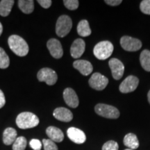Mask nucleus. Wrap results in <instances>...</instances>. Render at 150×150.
I'll return each instance as SVG.
<instances>
[{"instance_id": "f257e3e1", "label": "nucleus", "mask_w": 150, "mask_h": 150, "mask_svg": "<svg viewBox=\"0 0 150 150\" xmlns=\"http://www.w3.org/2000/svg\"><path fill=\"white\" fill-rule=\"evenodd\" d=\"M9 47L18 56H25L29 53V45L24 38L17 35H12L8 38Z\"/></svg>"}, {"instance_id": "f03ea898", "label": "nucleus", "mask_w": 150, "mask_h": 150, "mask_svg": "<svg viewBox=\"0 0 150 150\" xmlns=\"http://www.w3.org/2000/svg\"><path fill=\"white\" fill-rule=\"evenodd\" d=\"M39 122V118L35 114L30 112H21L16 118L17 125L22 129L33 128L38 126Z\"/></svg>"}, {"instance_id": "7ed1b4c3", "label": "nucleus", "mask_w": 150, "mask_h": 150, "mask_svg": "<svg viewBox=\"0 0 150 150\" xmlns=\"http://www.w3.org/2000/svg\"><path fill=\"white\" fill-rule=\"evenodd\" d=\"M113 45L109 41H102L97 43L93 50V54L99 60H106L112 55Z\"/></svg>"}, {"instance_id": "20e7f679", "label": "nucleus", "mask_w": 150, "mask_h": 150, "mask_svg": "<svg viewBox=\"0 0 150 150\" xmlns=\"http://www.w3.org/2000/svg\"><path fill=\"white\" fill-rule=\"evenodd\" d=\"M72 27V21L68 16H60L56 24V33L58 36L63 38L70 33Z\"/></svg>"}, {"instance_id": "39448f33", "label": "nucleus", "mask_w": 150, "mask_h": 150, "mask_svg": "<svg viewBox=\"0 0 150 150\" xmlns=\"http://www.w3.org/2000/svg\"><path fill=\"white\" fill-rule=\"evenodd\" d=\"M95 110L97 115L108 119H117L120 117V111L117 108L110 105L98 104L95 106Z\"/></svg>"}, {"instance_id": "423d86ee", "label": "nucleus", "mask_w": 150, "mask_h": 150, "mask_svg": "<svg viewBox=\"0 0 150 150\" xmlns=\"http://www.w3.org/2000/svg\"><path fill=\"white\" fill-rule=\"evenodd\" d=\"M37 78L38 81L45 82L48 86H53L58 80L57 74L52 69L45 67L38 72Z\"/></svg>"}, {"instance_id": "0eeeda50", "label": "nucleus", "mask_w": 150, "mask_h": 150, "mask_svg": "<svg viewBox=\"0 0 150 150\" xmlns=\"http://www.w3.org/2000/svg\"><path fill=\"white\" fill-rule=\"evenodd\" d=\"M89 85L92 88L96 91H102L108 83V79L100 73H94L88 81Z\"/></svg>"}, {"instance_id": "6e6552de", "label": "nucleus", "mask_w": 150, "mask_h": 150, "mask_svg": "<svg viewBox=\"0 0 150 150\" xmlns=\"http://www.w3.org/2000/svg\"><path fill=\"white\" fill-rule=\"evenodd\" d=\"M120 45L124 50L128 52H136L142 47L141 41L129 36H123L120 39Z\"/></svg>"}, {"instance_id": "1a4fd4ad", "label": "nucleus", "mask_w": 150, "mask_h": 150, "mask_svg": "<svg viewBox=\"0 0 150 150\" xmlns=\"http://www.w3.org/2000/svg\"><path fill=\"white\" fill-rule=\"evenodd\" d=\"M139 79L135 76H127L120 85V91L122 93H129L134 91L138 87Z\"/></svg>"}, {"instance_id": "9d476101", "label": "nucleus", "mask_w": 150, "mask_h": 150, "mask_svg": "<svg viewBox=\"0 0 150 150\" xmlns=\"http://www.w3.org/2000/svg\"><path fill=\"white\" fill-rule=\"evenodd\" d=\"M108 65L111 70L112 77L114 79H120L122 77L124 72H125V66H124L123 63L120 60L113 58L108 62Z\"/></svg>"}, {"instance_id": "9b49d317", "label": "nucleus", "mask_w": 150, "mask_h": 150, "mask_svg": "<svg viewBox=\"0 0 150 150\" xmlns=\"http://www.w3.org/2000/svg\"><path fill=\"white\" fill-rule=\"evenodd\" d=\"M48 50L50 51L51 55L54 59H61L63 55V50L62 45L59 40L56 38H51L48 40L47 43Z\"/></svg>"}, {"instance_id": "f8f14e48", "label": "nucleus", "mask_w": 150, "mask_h": 150, "mask_svg": "<svg viewBox=\"0 0 150 150\" xmlns=\"http://www.w3.org/2000/svg\"><path fill=\"white\" fill-rule=\"evenodd\" d=\"M67 134L70 140L76 144H83L86 140V134L83 131L75 127H70L67 129Z\"/></svg>"}, {"instance_id": "ddd939ff", "label": "nucleus", "mask_w": 150, "mask_h": 150, "mask_svg": "<svg viewBox=\"0 0 150 150\" xmlns=\"http://www.w3.org/2000/svg\"><path fill=\"white\" fill-rule=\"evenodd\" d=\"M63 99L65 102L71 108H76L79 104L77 95L71 88H67L63 91Z\"/></svg>"}, {"instance_id": "4468645a", "label": "nucleus", "mask_w": 150, "mask_h": 150, "mask_svg": "<svg viewBox=\"0 0 150 150\" xmlns=\"http://www.w3.org/2000/svg\"><path fill=\"white\" fill-rule=\"evenodd\" d=\"M86 43L81 38L76 39L70 47V54L74 59H79L85 52Z\"/></svg>"}, {"instance_id": "2eb2a0df", "label": "nucleus", "mask_w": 150, "mask_h": 150, "mask_svg": "<svg viewBox=\"0 0 150 150\" xmlns=\"http://www.w3.org/2000/svg\"><path fill=\"white\" fill-rule=\"evenodd\" d=\"M73 67L83 76H88L93 70L91 63L86 60H76L73 63Z\"/></svg>"}, {"instance_id": "dca6fc26", "label": "nucleus", "mask_w": 150, "mask_h": 150, "mask_svg": "<svg viewBox=\"0 0 150 150\" xmlns=\"http://www.w3.org/2000/svg\"><path fill=\"white\" fill-rule=\"evenodd\" d=\"M53 115L56 120L64 122H69L73 119L72 112L64 107L56 108L54 110Z\"/></svg>"}, {"instance_id": "f3484780", "label": "nucleus", "mask_w": 150, "mask_h": 150, "mask_svg": "<svg viewBox=\"0 0 150 150\" xmlns=\"http://www.w3.org/2000/svg\"><path fill=\"white\" fill-rule=\"evenodd\" d=\"M46 134L50 139L54 142H61L64 139V134L61 129L50 126L47 128Z\"/></svg>"}, {"instance_id": "a211bd4d", "label": "nucleus", "mask_w": 150, "mask_h": 150, "mask_svg": "<svg viewBox=\"0 0 150 150\" xmlns=\"http://www.w3.org/2000/svg\"><path fill=\"white\" fill-rule=\"evenodd\" d=\"M17 131L12 127H8L3 133V142L6 145H11L17 139Z\"/></svg>"}, {"instance_id": "6ab92c4d", "label": "nucleus", "mask_w": 150, "mask_h": 150, "mask_svg": "<svg viewBox=\"0 0 150 150\" xmlns=\"http://www.w3.org/2000/svg\"><path fill=\"white\" fill-rule=\"evenodd\" d=\"M123 142L124 145L131 149L134 150L139 147V141H138V138L136 135L132 133H129L125 136Z\"/></svg>"}, {"instance_id": "aec40b11", "label": "nucleus", "mask_w": 150, "mask_h": 150, "mask_svg": "<svg viewBox=\"0 0 150 150\" xmlns=\"http://www.w3.org/2000/svg\"><path fill=\"white\" fill-rule=\"evenodd\" d=\"M14 3L13 0H2L0 1V16H8L12 10Z\"/></svg>"}, {"instance_id": "412c9836", "label": "nucleus", "mask_w": 150, "mask_h": 150, "mask_svg": "<svg viewBox=\"0 0 150 150\" xmlns=\"http://www.w3.org/2000/svg\"><path fill=\"white\" fill-rule=\"evenodd\" d=\"M18 6L24 13L30 14L34 10V1L32 0H19Z\"/></svg>"}, {"instance_id": "4be33fe9", "label": "nucleus", "mask_w": 150, "mask_h": 150, "mask_svg": "<svg viewBox=\"0 0 150 150\" xmlns=\"http://www.w3.org/2000/svg\"><path fill=\"white\" fill-rule=\"evenodd\" d=\"M77 33L80 36L87 37L91 34V29L87 20H82L77 25Z\"/></svg>"}, {"instance_id": "5701e85b", "label": "nucleus", "mask_w": 150, "mask_h": 150, "mask_svg": "<svg viewBox=\"0 0 150 150\" xmlns=\"http://www.w3.org/2000/svg\"><path fill=\"white\" fill-rule=\"evenodd\" d=\"M140 61L142 68L147 72H150V51L143 50L140 54Z\"/></svg>"}, {"instance_id": "b1692460", "label": "nucleus", "mask_w": 150, "mask_h": 150, "mask_svg": "<svg viewBox=\"0 0 150 150\" xmlns=\"http://www.w3.org/2000/svg\"><path fill=\"white\" fill-rule=\"evenodd\" d=\"M27 144V139L24 136L18 137L13 144V150H25Z\"/></svg>"}, {"instance_id": "393cba45", "label": "nucleus", "mask_w": 150, "mask_h": 150, "mask_svg": "<svg viewBox=\"0 0 150 150\" xmlns=\"http://www.w3.org/2000/svg\"><path fill=\"white\" fill-rule=\"evenodd\" d=\"M10 59L2 48L0 47V68L6 69L9 66Z\"/></svg>"}, {"instance_id": "a878e982", "label": "nucleus", "mask_w": 150, "mask_h": 150, "mask_svg": "<svg viewBox=\"0 0 150 150\" xmlns=\"http://www.w3.org/2000/svg\"><path fill=\"white\" fill-rule=\"evenodd\" d=\"M42 143L44 150H58V147L55 142L50 139H43Z\"/></svg>"}, {"instance_id": "bb28decb", "label": "nucleus", "mask_w": 150, "mask_h": 150, "mask_svg": "<svg viewBox=\"0 0 150 150\" xmlns=\"http://www.w3.org/2000/svg\"><path fill=\"white\" fill-rule=\"evenodd\" d=\"M65 6L70 11H74L79 7V2L77 0H64L63 1Z\"/></svg>"}, {"instance_id": "cd10ccee", "label": "nucleus", "mask_w": 150, "mask_h": 150, "mask_svg": "<svg viewBox=\"0 0 150 150\" xmlns=\"http://www.w3.org/2000/svg\"><path fill=\"white\" fill-rule=\"evenodd\" d=\"M119 146L117 142L114 140H109L105 142L102 147V150H118Z\"/></svg>"}, {"instance_id": "c85d7f7f", "label": "nucleus", "mask_w": 150, "mask_h": 150, "mask_svg": "<svg viewBox=\"0 0 150 150\" xmlns=\"http://www.w3.org/2000/svg\"><path fill=\"white\" fill-rule=\"evenodd\" d=\"M140 11L143 13L150 15V0H143L140 4Z\"/></svg>"}, {"instance_id": "c756f323", "label": "nucleus", "mask_w": 150, "mask_h": 150, "mask_svg": "<svg viewBox=\"0 0 150 150\" xmlns=\"http://www.w3.org/2000/svg\"><path fill=\"white\" fill-rule=\"evenodd\" d=\"M29 145L33 150H40L42 149V143L38 139H32L29 142Z\"/></svg>"}, {"instance_id": "7c9ffc66", "label": "nucleus", "mask_w": 150, "mask_h": 150, "mask_svg": "<svg viewBox=\"0 0 150 150\" xmlns=\"http://www.w3.org/2000/svg\"><path fill=\"white\" fill-rule=\"evenodd\" d=\"M38 3L42 8H48L51 6L52 1L51 0H38Z\"/></svg>"}, {"instance_id": "2f4dec72", "label": "nucleus", "mask_w": 150, "mask_h": 150, "mask_svg": "<svg viewBox=\"0 0 150 150\" xmlns=\"http://www.w3.org/2000/svg\"><path fill=\"white\" fill-rule=\"evenodd\" d=\"M104 2L108 5L112 6H115L120 4L122 1L121 0H106V1H104Z\"/></svg>"}, {"instance_id": "473e14b6", "label": "nucleus", "mask_w": 150, "mask_h": 150, "mask_svg": "<svg viewBox=\"0 0 150 150\" xmlns=\"http://www.w3.org/2000/svg\"><path fill=\"white\" fill-rule=\"evenodd\" d=\"M6 104V99L4 94L1 90H0V108H1Z\"/></svg>"}, {"instance_id": "72a5a7b5", "label": "nucleus", "mask_w": 150, "mask_h": 150, "mask_svg": "<svg viewBox=\"0 0 150 150\" xmlns=\"http://www.w3.org/2000/svg\"><path fill=\"white\" fill-rule=\"evenodd\" d=\"M2 32H3V27H2V24H1V22H0V36H1Z\"/></svg>"}, {"instance_id": "f704fd0d", "label": "nucleus", "mask_w": 150, "mask_h": 150, "mask_svg": "<svg viewBox=\"0 0 150 150\" xmlns=\"http://www.w3.org/2000/svg\"><path fill=\"white\" fill-rule=\"evenodd\" d=\"M147 97H148V101H149V103L150 104V91H149V93H148Z\"/></svg>"}, {"instance_id": "c9c22d12", "label": "nucleus", "mask_w": 150, "mask_h": 150, "mask_svg": "<svg viewBox=\"0 0 150 150\" xmlns=\"http://www.w3.org/2000/svg\"><path fill=\"white\" fill-rule=\"evenodd\" d=\"M125 150H133V149H125Z\"/></svg>"}]
</instances>
